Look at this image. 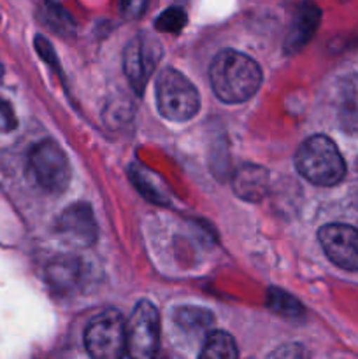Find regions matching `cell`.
I'll list each match as a JSON object with an SVG mask.
<instances>
[{
	"label": "cell",
	"mask_w": 358,
	"mask_h": 359,
	"mask_svg": "<svg viewBox=\"0 0 358 359\" xmlns=\"http://www.w3.org/2000/svg\"><path fill=\"white\" fill-rule=\"evenodd\" d=\"M213 91L221 102L242 104L258 91L262 70L258 63L244 53L225 49L216 55L209 69Z\"/></svg>",
	"instance_id": "6da1fadb"
},
{
	"label": "cell",
	"mask_w": 358,
	"mask_h": 359,
	"mask_svg": "<svg viewBox=\"0 0 358 359\" xmlns=\"http://www.w3.org/2000/svg\"><path fill=\"white\" fill-rule=\"evenodd\" d=\"M295 167L302 177L316 186H333L346 174L343 154L326 135H312L302 142L295 154Z\"/></svg>",
	"instance_id": "7a4b0ae2"
},
{
	"label": "cell",
	"mask_w": 358,
	"mask_h": 359,
	"mask_svg": "<svg viewBox=\"0 0 358 359\" xmlns=\"http://www.w3.org/2000/svg\"><path fill=\"white\" fill-rule=\"evenodd\" d=\"M157 104L164 118L174 123L192 119L200 109L197 88L174 69H165L157 81Z\"/></svg>",
	"instance_id": "3957f363"
},
{
	"label": "cell",
	"mask_w": 358,
	"mask_h": 359,
	"mask_svg": "<svg viewBox=\"0 0 358 359\" xmlns=\"http://www.w3.org/2000/svg\"><path fill=\"white\" fill-rule=\"evenodd\" d=\"M84 346L93 359H121L126 354L125 321L114 309L95 316L84 332Z\"/></svg>",
	"instance_id": "277c9868"
},
{
	"label": "cell",
	"mask_w": 358,
	"mask_h": 359,
	"mask_svg": "<svg viewBox=\"0 0 358 359\" xmlns=\"http://www.w3.org/2000/svg\"><path fill=\"white\" fill-rule=\"evenodd\" d=\"M126 356L130 359H154L160 344V316L151 302L135 305L125 323Z\"/></svg>",
	"instance_id": "5b68a950"
},
{
	"label": "cell",
	"mask_w": 358,
	"mask_h": 359,
	"mask_svg": "<svg viewBox=\"0 0 358 359\" xmlns=\"http://www.w3.org/2000/svg\"><path fill=\"white\" fill-rule=\"evenodd\" d=\"M32 175L46 191L60 193L67 188L70 179V167L62 147L46 139L32 147L28 156Z\"/></svg>",
	"instance_id": "8992f818"
},
{
	"label": "cell",
	"mask_w": 358,
	"mask_h": 359,
	"mask_svg": "<svg viewBox=\"0 0 358 359\" xmlns=\"http://www.w3.org/2000/svg\"><path fill=\"white\" fill-rule=\"evenodd\" d=\"M161 58V46L147 34L135 35L123 53V69L135 91H142Z\"/></svg>",
	"instance_id": "52a82bcc"
},
{
	"label": "cell",
	"mask_w": 358,
	"mask_h": 359,
	"mask_svg": "<svg viewBox=\"0 0 358 359\" xmlns=\"http://www.w3.org/2000/svg\"><path fill=\"white\" fill-rule=\"evenodd\" d=\"M319 244L326 258L347 272L358 270V228L350 224H325L318 231Z\"/></svg>",
	"instance_id": "ba28073f"
},
{
	"label": "cell",
	"mask_w": 358,
	"mask_h": 359,
	"mask_svg": "<svg viewBox=\"0 0 358 359\" xmlns=\"http://www.w3.org/2000/svg\"><path fill=\"white\" fill-rule=\"evenodd\" d=\"M56 230L67 244L76 248H86L97 241V223L86 203H74L63 210Z\"/></svg>",
	"instance_id": "9c48e42d"
},
{
	"label": "cell",
	"mask_w": 358,
	"mask_h": 359,
	"mask_svg": "<svg viewBox=\"0 0 358 359\" xmlns=\"http://www.w3.org/2000/svg\"><path fill=\"white\" fill-rule=\"evenodd\" d=\"M319 13L318 7L314 4H302L300 9H298L297 16H295L293 25L290 28V34L286 39V51L295 53L302 48L304 44H307L309 39L314 35L316 28L319 25Z\"/></svg>",
	"instance_id": "30bf717a"
},
{
	"label": "cell",
	"mask_w": 358,
	"mask_h": 359,
	"mask_svg": "<svg viewBox=\"0 0 358 359\" xmlns=\"http://www.w3.org/2000/svg\"><path fill=\"white\" fill-rule=\"evenodd\" d=\"M269 188V174L256 165H244L234 177V191L248 202H258Z\"/></svg>",
	"instance_id": "8fae6325"
},
{
	"label": "cell",
	"mask_w": 358,
	"mask_h": 359,
	"mask_svg": "<svg viewBox=\"0 0 358 359\" xmlns=\"http://www.w3.org/2000/svg\"><path fill=\"white\" fill-rule=\"evenodd\" d=\"M81 263L72 256H62L48 266V280L56 291H69L79 283Z\"/></svg>",
	"instance_id": "7c38bea8"
},
{
	"label": "cell",
	"mask_w": 358,
	"mask_h": 359,
	"mask_svg": "<svg viewBox=\"0 0 358 359\" xmlns=\"http://www.w3.org/2000/svg\"><path fill=\"white\" fill-rule=\"evenodd\" d=\"M199 359H237V346L225 332H213L204 342Z\"/></svg>",
	"instance_id": "4fadbf2b"
},
{
	"label": "cell",
	"mask_w": 358,
	"mask_h": 359,
	"mask_svg": "<svg viewBox=\"0 0 358 359\" xmlns=\"http://www.w3.org/2000/svg\"><path fill=\"white\" fill-rule=\"evenodd\" d=\"M211 323H213V316H211V312L204 311V309L185 307L175 312V325L185 330V332L200 333L209 328Z\"/></svg>",
	"instance_id": "5bb4252c"
},
{
	"label": "cell",
	"mask_w": 358,
	"mask_h": 359,
	"mask_svg": "<svg viewBox=\"0 0 358 359\" xmlns=\"http://www.w3.org/2000/svg\"><path fill=\"white\" fill-rule=\"evenodd\" d=\"M44 21L53 28V30L60 32L62 35L70 34L74 30V23L70 20L69 14L62 9V6L51 0H46L44 4Z\"/></svg>",
	"instance_id": "9a60e30c"
},
{
	"label": "cell",
	"mask_w": 358,
	"mask_h": 359,
	"mask_svg": "<svg viewBox=\"0 0 358 359\" xmlns=\"http://www.w3.org/2000/svg\"><path fill=\"white\" fill-rule=\"evenodd\" d=\"M269 305L272 311L279 312V314L283 316H297L302 312L300 304H298L295 298H291L290 294H286L284 291L279 290H270Z\"/></svg>",
	"instance_id": "2e32d148"
},
{
	"label": "cell",
	"mask_w": 358,
	"mask_h": 359,
	"mask_svg": "<svg viewBox=\"0 0 358 359\" xmlns=\"http://www.w3.org/2000/svg\"><path fill=\"white\" fill-rule=\"evenodd\" d=\"M186 25V13L179 7H171L165 13H161L157 20V28L160 32H168V34H178Z\"/></svg>",
	"instance_id": "e0dca14e"
},
{
	"label": "cell",
	"mask_w": 358,
	"mask_h": 359,
	"mask_svg": "<svg viewBox=\"0 0 358 359\" xmlns=\"http://www.w3.org/2000/svg\"><path fill=\"white\" fill-rule=\"evenodd\" d=\"M267 359H309V356L307 351L298 344H286V346H281L272 351Z\"/></svg>",
	"instance_id": "ac0fdd59"
},
{
	"label": "cell",
	"mask_w": 358,
	"mask_h": 359,
	"mask_svg": "<svg viewBox=\"0 0 358 359\" xmlns=\"http://www.w3.org/2000/svg\"><path fill=\"white\" fill-rule=\"evenodd\" d=\"M147 7V0H121V14L126 20H137Z\"/></svg>",
	"instance_id": "d6986e66"
},
{
	"label": "cell",
	"mask_w": 358,
	"mask_h": 359,
	"mask_svg": "<svg viewBox=\"0 0 358 359\" xmlns=\"http://www.w3.org/2000/svg\"><path fill=\"white\" fill-rule=\"evenodd\" d=\"M14 116H13V111H11L9 105L6 104V102L0 100V130H11L14 126Z\"/></svg>",
	"instance_id": "ffe728a7"
},
{
	"label": "cell",
	"mask_w": 358,
	"mask_h": 359,
	"mask_svg": "<svg viewBox=\"0 0 358 359\" xmlns=\"http://www.w3.org/2000/svg\"><path fill=\"white\" fill-rule=\"evenodd\" d=\"M2 74H4V69H2V63H0V79H2Z\"/></svg>",
	"instance_id": "44dd1931"
}]
</instances>
